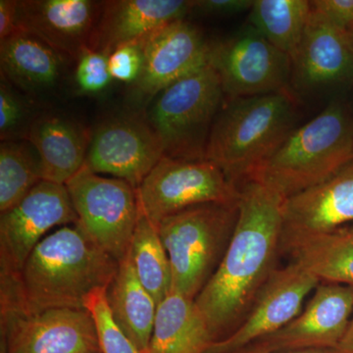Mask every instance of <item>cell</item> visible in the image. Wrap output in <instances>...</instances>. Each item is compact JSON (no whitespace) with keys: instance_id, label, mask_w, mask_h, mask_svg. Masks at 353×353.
<instances>
[{"instance_id":"obj_21","label":"cell","mask_w":353,"mask_h":353,"mask_svg":"<svg viewBox=\"0 0 353 353\" xmlns=\"http://www.w3.org/2000/svg\"><path fill=\"white\" fill-rule=\"evenodd\" d=\"M282 255L320 282L353 287V224L326 233L283 232Z\"/></svg>"},{"instance_id":"obj_33","label":"cell","mask_w":353,"mask_h":353,"mask_svg":"<svg viewBox=\"0 0 353 353\" xmlns=\"http://www.w3.org/2000/svg\"><path fill=\"white\" fill-rule=\"evenodd\" d=\"M194 10L216 16H233L250 11L253 0H192Z\"/></svg>"},{"instance_id":"obj_34","label":"cell","mask_w":353,"mask_h":353,"mask_svg":"<svg viewBox=\"0 0 353 353\" xmlns=\"http://www.w3.org/2000/svg\"><path fill=\"white\" fill-rule=\"evenodd\" d=\"M17 12L18 0H0V41L19 31Z\"/></svg>"},{"instance_id":"obj_36","label":"cell","mask_w":353,"mask_h":353,"mask_svg":"<svg viewBox=\"0 0 353 353\" xmlns=\"http://www.w3.org/2000/svg\"><path fill=\"white\" fill-rule=\"evenodd\" d=\"M232 353H331L329 352H324V350H301V352H255V350H246V348H243V350H238V352H234Z\"/></svg>"},{"instance_id":"obj_10","label":"cell","mask_w":353,"mask_h":353,"mask_svg":"<svg viewBox=\"0 0 353 353\" xmlns=\"http://www.w3.org/2000/svg\"><path fill=\"white\" fill-rule=\"evenodd\" d=\"M66 185L41 181L0 217V279L16 277L53 228L78 223Z\"/></svg>"},{"instance_id":"obj_8","label":"cell","mask_w":353,"mask_h":353,"mask_svg":"<svg viewBox=\"0 0 353 353\" xmlns=\"http://www.w3.org/2000/svg\"><path fill=\"white\" fill-rule=\"evenodd\" d=\"M139 208L152 224L192 206L236 203L239 185L208 159H175L164 157L139 185Z\"/></svg>"},{"instance_id":"obj_22","label":"cell","mask_w":353,"mask_h":353,"mask_svg":"<svg viewBox=\"0 0 353 353\" xmlns=\"http://www.w3.org/2000/svg\"><path fill=\"white\" fill-rule=\"evenodd\" d=\"M68 59L41 39L22 31L0 41L2 80L27 94L54 88Z\"/></svg>"},{"instance_id":"obj_25","label":"cell","mask_w":353,"mask_h":353,"mask_svg":"<svg viewBox=\"0 0 353 353\" xmlns=\"http://www.w3.org/2000/svg\"><path fill=\"white\" fill-rule=\"evenodd\" d=\"M248 25L292 59L296 57L311 13L308 0H253Z\"/></svg>"},{"instance_id":"obj_31","label":"cell","mask_w":353,"mask_h":353,"mask_svg":"<svg viewBox=\"0 0 353 353\" xmlns=\"http://www.w3.org/2000/svg\"><path fill=\"white\" fill-rule=\"evenodd\" d=\"M143 44L132 43L116 48L108 57L109 72L119 82L134 83L143 69Z\"/></svg>"},{"instance_id":"obj_35","label":"cell","mask_w":353,"mask_h":353,"mask_svg":"<svg viewBox=\"0 0 353 353\" xmlns=\"http://www.w3.org/2000/svg\"><path fill=\"white\" fill-rule=\"evenodd\" d=\"M331 353H353V315L345 336Z\"/></svg>"},{"instance_id":"obj_27","label":"cell","mask_w":353,"mask_h":353,"mask_svg":"<svg viewBox=\"0 0 353 353\" xmlns=\"http://www.w3.org/2000/svg\"><path fill=\"white\" fill-rule=\"evenodd\" d=\"M41 181V159L30 141H1L0 212H6L19 203Z\"/></svg>"},{"instance_id":"obj_20","label":"cell","mask_w":353,"mask_h":353,"mask_svg":"<svg viewBox=\"0 0 353 353\" xmlns=\"http://www.w3.org/2000/svg\"><path fill=\"white\" fill-rule=\"evenodd\" d=\"M92 137L80 123L48 114L31 122L26 141L39 153L43 181L66 185L85 165Z\"/></svg>"},{"instance_id":"obj_6","label":"cell","mask_w":353,"mask_h":353,"mask_svg":"<svg viewBox=\"0 0 353 353\" xmlns=\"http://www.w3.org/2000/svg\"><path fill=\"white\" fill-rule=\"evenodd\" d=\"M224 101L219 74L210 63L162 90L148 120L164 157L205 159L211 131Z\"/></svg>"},{"instance_id":"obj_13","label":"cell","mask_w":353,"mask_h":353,"mask_svg":"<svg viewBox=\"0 0 353 353\" xmlns=\"http://www.w3.org/2000/svg\"><path fill=\"white\" fill-rule=\"evenodd\" d=\"M164 157L163 148L148 117L125 115L105 121L92 132L83 166L108 174L134 189Z\"/></svg>"},{"instance_id":"obj_30","label":"cell","mask_w":353,"mask_h":353,"mask_svg":"<svg viewBox=\"0 0 353 353\" xmlns=\"http://www.w3.org/2000/svg\"><path fill=\"white\" fill-rule=\"evenodd\" d=\"M112 80L109 72L108 57L90 50H83L77 60L75 83L83 94H97L108 87Z\"/></svg>"},{"instance_id":"obj_7","label":"cell","mask_w":353,"mask_h":353,"mask_svg":"<svg viewBox=\"0 0 353 353\" xmlns=\"http://www.w3.org/2000/svg\"><path fill=\"white\" fill-rule=\"evenodd\" d=\"M65 185L78 215L76 225L114 259H126L141 215L138 190L85 166Z\"/></svg>"},{"instance_id":"obj_1","label":"cell","mask_w":353,"mask_h":353,"mask_svg":"<svg viewBox=\"0 0 353 353\" xmlns=\"http://www.w3.org/2000/svg\"><path fill=\"white\" fill-rule=\"evenodd\" d=\"M239 217L226 253L194 299L213 343L240 327L282 255L285 199L262 183H241Z\"/></svg>"},{"instance_id":"obj_32","label":"cell","mask_w":353,"mask_h":353,"mask_svg":"<svg viewBox=\"0 0 353 353\" xmlns=\"http://www.w3.org/2000/svg\"><path fill=\"white\" fill-rule=\"evenodd\" d=\"M311 9L353 34V0H312Z\"/></svg>"},{"instance_id":"obj_2","label":"cell","mask_w":353,"mask_h":353,"mask_svg":"<svg viewBox=\"0 0 353 353\" xmlns=\"http://www.w3.org/2000/svg\"><path fill=\"white\" fill-rule=\"evenodd\" d=\"M118 267L78 225L61 227L44 236L16 277L0 279V314L85 309L87 297L108 289Z\"/></svg>"},{"instance_id":"obj_16","label":"cell","mask_w":353,"mask_h":353,"mask_svg":"<svg viewBox=\"0 0 353 353\" xmlns=\"http://www.w3.org/2000/svg\"><path fill=\"white\" fill-rule=\"evenodd\" d=\"M211 46L197 26L176 21L153 34L143 43V63L134 83L143 97H154L209 63Z\"/></svg>"},{"instance_id":"obj_17","label":"cell","mask_w":353,"mask_h":353,"mask_svg":"<svg viewBox=\"0 0 353 353\" xmlns=\"http://www.w3.org/2000/svg\"><path fill=\"white\" fill-rule=\"evenodd\" d=\"M102 6L94 0H18V30L78 60L90 48Z\"/></svg>"},{"instance_id":"obj_9","label":"cell","mask_w":353,"mask_h":353,"mask_svg":"<svg viewBox=\"0 0 353 353\" xmlns=\"http://www.w3.org/2000/svg\"><path fill=\"white\" fill-rule=\"evenodd\" d=\"M209 63L219 74L225 101L290 90L292 59L248 24L212 43Z\"/></svg>"},{"instance_id":"obj_28","label":"cell","mask_w":353,"mask_h":353,"mask_svg":"<svg viewBox=\"0 0 353 353\" xmlns=\"http://www.w3.org/2000/svg\"><path fill=\"white\" fill-rule=\"evenodd\" d=\"M97 326L101 353H145L125 336L109 310L106 289L92 292L85 301Z\"/></svg>"},{"instance_id":"obj_3","label":"cell","mask_w":353,"mask_h":353,"mask_svg":"<svg viewBox=\"0 0 353 353\" xmlns=\"http://www.w3.org/2000/svg\"><path fill=\"white\" fill-rule=\"evenodd\" d=\"M296 116L290 90L227 99L213 125L205 159L240 187L296 129Z\"/></svg>"},{"instance_id":"obj_14","label":"cell","mask_w":353,"mask_h":353,"mask_svg":"<svg viewBox=\"0 0 353 353\" xmlns=\"http://www.w3.org/2000/svg\"><path fill=\"white\" fill-rule=\"evenodd\" d=\"M320 281L301 265L278 267L260 290L250 312L231 336L213 343L208 353H232L275 333L296 317Z\"/></svg>"},{"instance_id":"obj_5","label":"cell","mask_w":353,"mask_h":353,"mask_svg":"<svg viewBox=\"0 0 353 353\" xmlns=\"http://www.w3.org/2000/svg\"><path fill=\"white\" fill-rule=\"evenodd\" d=\"M236 203L192 206L160 221L172 271L171 292L196 299L222 261L236 229Z\"/></svg>"},{"instance_id":"obj_12","label":"cell","mask_w":353,"mask_h":353,"mask_svg":"<svg viewBox=\"0 0 353 353\" xmlns=\"http://www.w3.org/2000/svg\"><path fill=\"white\" fill-rule=\"evenodd\" d=\"M352 315L353 287L321 282L294 319L245 348L261 352H332L345 336Z\"/></svg>"},{"instance_id":"obj_19","label":"cell","mask_w":353,"mask_h":353,"mask_svg":"<svg viewBox=\"0 0 353 353\" xmlns=\"http://www.w3.org/2000/svg\"><path fill=\"white\" fill-rule=\"evenodd\" d=\"M287 233H326L353 224V159L315 187L285 199Z\"/></svg>"},{"instance_id":"obj_15","label":"cell","mask_w":353,"mask_h":353,"mask_svg":"<svg viewBox=\"0 0 353 353\" xmlns=\"http://www.w3.org/2000/svg\"><path fill=\"white\" fill-rule=\"evenodd\" d=\"M352 82L353 34L311 9L290 85L301 94H319Z\"/></svg>"},{"instance_id":"obj_18","label":"cell","mask_w":353,"mask_h":353,"mask_svg":"<svg viewBox=\"0 0 353 353\" xmlns=\"http://www.w3.org/2000/svg\"><path fill=\"white\" fill-rule=\"evenodd\" d=\"M192 0H108L103 1L90 50L109 55L126 44H143L153 34L185 19Z\"/></svg>"},{"instance_id":"obj_11","label":"cell","mask_w":353,"mask_h":353,"mask_svg":"<svg viewBox=\"0 0 353 353\" xmlns=\"http://www.w3.org/2000/svg\"><path fill=\"white\" fill-rule=\"evenodd\" d=\"M0 353H101L88 309H48L0 314Z\"/></svg>"},{"instance_id":"obj_23","label":"cell","mask_w":353,"mask_h":353,"mask_svg":"<svg viewBox=\"0 0 353 353\" xmlns=\"http://www.w3.org/2000/svg\"><path fill=\"white\" fill-rule=\"evenodd\" d=\"M213 345L196 301L171 292L158 303L146 353H208Z\"/></svg>"},{"instance_id":"obj_4","label":"cell","mask_w":353,"mask_h":353,"mask_svg":"<svg viewBox=\"0 0 353 353\" xmlns=\"http://www.w3.org/2000/svg\"><path fill=\"white\" fill-rule=\"evenodd\" d=\"M352 159L353 120L343 103L334 101L290 132L246 181L287 199L328 180Z\"/></svg>"},{"instance_id":"obj_26","label":"cell","mask_w":353,"mask_h":353,"mask_svg":"<svg viewBox=\"0 0 353 353\" xmlns=\"http://www.w3.org/2000/svg\"><path fill=\"white\" fill-rule=\"evenodd\" d=\"M129 255L139 282L157 304L161 303L172 290L170 260L157 227L141 211Z\"/></svg>"},{"instance_id":"obj_29","label":"cell","mask_w":353,"mask_h":353,"mask_svg":"<svg viewBox=\"0 0 353 353\" xmlns=\"http://www.w3.org/2000/svg\"><path fill=\"white\" fill-rule=\"evenodd\" d=\"M27 108L19 95L12 90V85L1 80L0 83V138L1 141L26 139L27 130ZM30 127V125H28Z\"/></svg>"},{"instance_id":"obj_24","label":"cell","mask_w":353,"mask_h":353,"mask_svg":"<svg viewBox=\"0 0 353 353\" xmlns=\"http://www.w3.org/2000/svg\"><path fill=\"white\" fill-rule=\"evenodd\" d=\"M109 310L121 331L146 353L157 317V301L139 282L131 257L119 262L112 282L106 289Z\"/></svg>"}]
</instances>
